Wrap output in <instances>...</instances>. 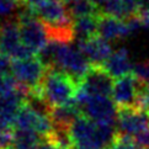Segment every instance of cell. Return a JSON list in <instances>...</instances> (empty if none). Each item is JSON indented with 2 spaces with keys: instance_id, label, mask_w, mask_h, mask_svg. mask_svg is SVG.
Returning a JSON list of instances; mask_svg holds the SVG:
<instances>
[{
  "instance_id": "obj_27",
  "label": "cell",
  "mask_w": 149,
  "mask_h": 149,
  "mask_svg": "<svg viewBox=\"0 0 149 149\" xmlns=\"http://www.w3.org/2000/svg\"><path fill=\"white\" fill-rule=\"evenodd\" d=\"M42 1H43V0H24V6L33 10L36 6H38Z\"/></svg>"
},
{
  "instance_id": "obj_23",
  "label": "cell",
  "mask_w": 149,
  "mask_h": 149,
  "mask_svg": "<svg viewBox=\"0 0 149 149\" xmlns=\"http://www.w3.org/2000/svg\"><path fill=\"white\" fill-rule=\"evenodd\" d=\"M14 143V130H6L0 127V149L13 148Z\"/></svg>"
},
{
  "instance_id": "obj_19",
  "label": "cell",
  "mask_w": 149,
  "mask_h": 149,
  "mask_svg": "<svg viewBox=\"0 0 149 149\" xmlns=\"http://www.w3.org/2000/svg\"><path fill=\"white\" fill-rule=\"evenodd\" d=\"M74 19L88 16V15H99L101 14V9L99 5L93 3L91 0H72L65 3Z\"/></svg>"
},
{
  "instance_id": "obj_32",
  "label": "cell",
  "mask_w": 149,
  "mask_h": 149,
  "mask_svg": "<svg viewBox=\"0 0 149 149\" xmlns=\"http://www.w3.org/2000/svg\"><path fill=\"white\" fill-rule=\"evenodd\" d=\"M147 149H149V148H147Z\"/></svg>"
},
{
  "instance_id": "obj_26",
  "label": "cell",
  "mask_w": 149,
  "mask_h": 149,
  "mask_svg": "<svg viewBox=\"0 0 149 149\" xmlns=\"http://www.w3.org/2000/svg\"><path fill=\"white\" fill-rule=\"evenodd\" d=\"M37 149H64V148L56 146L54 143H52L48 139H42L41 143L38 144V147H37Z\"/></svg>"
},
{
  "instance_id": "obj_20",
  "label": "cell",
  "mask_w": 149,
  "mask_h": 149,
  "mask_svg": "<svg viewBox=\"0 0 149 149\" xmlns=\"http://www.w3.org/2000/svg\"><path fill=\"white\" fill-rule=\"evenodd\" d=\"M101 14L110 15L120 20H127L131 15L127 10L123 0H105V3L100 6Z\"/></svg>"
},
{
  "instance_id": "obj_21",
  "label": "cell",
  "mask_w": 149,
  "mask_h": 149,
  "mask_svg": "<svg viewBox=\"0 0 149 149\" xmlns=\"http://www.w3.org/2000/svg\"><path fill=\"white\" fill-rule=\"evenodd\" d=\"M19 83L10 73H0V97H6L17 91Z\"/></svg>"
},
{
  "instance_id": "obj_1",
  "label": "cell",
  "mask_w": 149,
  "mask_h": 149,
  "mask_svg": "<svg viewBox=\"0 0 149 149\" xmlns=\"http://www.w3.org/2000/svg\"><path fill=\"white\" fill-rule=\"evenodd\" d=\"M117 133L115 125L97 123L83 113L70 126L74 149H109Z\"/></svg>"
},
{
  "instance_id": "obj_17",
  "label": "cell",
  "mask_w": 149,
  "mask_h": 149,
  "mask_svg": "<svg viewBox=\"0 0 149 149\" xmlns=\"http://www.w3.org/2000/svg\"><path fill=\"white\" fill-rule=\"evenodd\" d=\"M99 15H88L74 19V30L75 36L80 40H86L99 35Z\"/></svg>"
},
{
  "instance_id": "obj_10",
  "label": "cell",
  "mask_w": 149,
  "mask_h": 149,
  "mask_svg": "<svg viewBox=\"0 0 149 149\" xmlns=\"http://www.w3.org/2000/svg\"><path fill=\"white\" fill-rule=\"evenodd\" d=\"M149 128L148 113L137 107H120L117 111V131L136 137Z\"/></svg>"
},
{
  "instance_id": "obj_9",
  "label": "cell",
  "mask_w": 149,
  "mask_h": 149,
  "mask_svg": "<svg viewBox=\"0 0 149 149\" xmlns=\"http://www.w3.org/2000/svg\"><path fill=\"white\" fill-rule=\"evenodd\" d=\"M14 130L33 131L43 138H48L53 132V123L49 116L37 112L29 104L24 102L17 113Z\"/></svg>"
},
{
  "instance_id": "obj_22",
  "label": "cell",
  "mask_w": 149,
  "mask_h": 149,
  "mask_svg": "<svg viewBox=\"0 0 149 149\" xmlns=\"http://www.w3.org/2000/svg\"><path fill=\"white\" fill-rule=\"evenodd\" d=\"M109 149H144V147H142L133 136L117 133Z\"/></svg>"
},
{
  "instance_id": "obj_30",
  "label": "cell",
  "mask_w": 149,
  "mask_h": 149,
  "mask_svg": "<svg viewBox=\"0 0 149 149\" xmlns=\"http://www.w3.org/2000/svg\"><path fill=\"white\" fill-rule=\"evenodd\" d=\"M148 88H149V81H148Z\"/></svg>"
},
{
  "instance_id": "obj_6",
  "label": "cell",
  "mask_w": 149,
  "mask_h": 149,
  "mask_svg": "<svg viewBox=\"0 0 149 149\" xmlns=\"http://www.w3.org/2000/svg\"><path fill=\"white\" fill-rule=\"evenodd\" d=\"M47 67L38 57H30L25 59L11 61L10 70L17 83L30 89V93L41 95L40 86L43 80Z\"/></svg>"
},
{
  "instance_id": "obj_24",
  "label": "cell",
  "mask_w": 149,
  "mask_h": 149,
  "mask_svg": "<svg viewBox=\"0 0 149 149\" xmlns=\"http://www.w3.org/2000/svg\"><path fill=\"white\" fill-rule=\"evenodd\" d=\"M16 6H20L19 0H0V16L10 15Z\"/></svg>"
},
{
  "instance_id": "obj_25",
  "label": "cell",
  "mask_w": 149,
  "mask_h": 149,
  "mask_svg": "<svg viewBox=\"0 0 149 149\" xmlns=\"http://www.w3.org/2000/svg\"><path fill=\"white\" fill-rule=\"evenodd\" d=\"M10 65H11V59H9L3 52H0V73H6Z\"/></svg>"
},
{
  "instance_id": "obj_11",
  "label": "cell",
  "mask_w": 149,
  "mask_h": 149,
  "mask_svg": "<svg viewBox=\"0 0 149 149\" xmlns=\"http://www.w3.org/2000/svg\"><path fill=\"white\" fill-rule=\"evenodd\" d=\"M138 90H139V80L132 73L117 78L113 83L112 90V99L117 107H136Z\"/></svg>"
},
{
  "instance_id": "obj_29",
  "label": "cell",
  "mask_w": 149,
  "mask_h": 149,
  "mask_svg": "<svg viewBox=\"0 0 149 149\" xmlns=\"http://www.w3.org/2000/svg\"><path fill=\"white\" fill-rule=\"evenodd\" d=\"M91 1H93V3H95L96 5H99V6H100V5H102V4L105 3V0H91Z\"/></svg>"
},
{
  "instance_id": "obj_7",
  "label": "cell",
  "mask_w": 149,
  "mask_h": 149,
  "mask_svg": "<svg viewBox=\"0 0 149 149\" xmlns=\"http://www.w3.org/2000/svg\"><path fill=\"white\" fill-rule=\"evenodd\" d=\"M0 52H3L11 61L25 59L36 56L24 45L17 22L14 21H5L0 24Z\"/></svg>"
},
{
  "instance_id": "obj_28",
  "label": "cell",
  "mask_w": 149,
  "mask_h": 149,
  "mask_svg": "<svg viewBox=\"0 0 149 149\" xmlns=\"http://www.w3.org/2000/svg\"><path fill=\"white\" fill-rule=\"evenodd\" d=\"M137 1H138V9H139V14L141 13L149 11V0H137Z\"/></svg>"
},
{
  "instance_id": "obj_2",
  "label": "cell",
  "mask_w": 149,
  "mask_h": 149,
  "mask_svg": "<svg viewBox=\"0 0 149 149\" xmlns=\"http://www.w3.org/2000/svg\"><path fill=\"white\" fill-rule=\"evenodd\" d=\"M79 84L74 79L56 67H47L41 83V96L51 107L74 102Z\"/></svg>"
},
{
  "instance_id": "obj_3",
  "label": "cell",
  "mask_w": 149,
  "mask_h": 149,
  "mask_svg": "<svg viewBox=\"0 0 149 149\" xmlns=\"http://www.w3.org/2000/svg\"><path fill=\"white\" fill-rule=\"evenodd\" d=\"M75 104L79 106L81 113L97 123L115 125L117 123L118 107L113 99L105 95H89L78 88Z\"/></svg>"
},
{
  "instance_id": "obj_16",
  "label": "cell",
  "mask_w": 149,
  "mask_h": 149,
  "mask_svg": "<svg viewBox=\"0 0 149 149\" xmlns=\"http://www.w3.org/2000/svg\"><path fill=\"white\" fill-rule=\"evenodd\" d=\"M79 115H81V111L75 101L68 105L62 106H53L49 111V118L56 128H70L74 120Z\"/></svg>"
},
{
  "instance_id": "obj_8",
  "label": "cell",
  "mask_w": 149,
  "mask_h": 149,
  "mask_svg": "<svg viewBox=\"0 0 149 149\" xmlns=\"http://www.w3.org/2000/svg\"><path fill=\"white\" fill-rule=\"evenodd\" d=\"M113 79L115 78L106 70L104 65H91L79 81V89L89 95L112 96Z\"/></svg>"
},
{
  "instance_id": "obj_12",
  "label": "cell",
  "mask_w": 149,
  "mask_h": 149,
  "mask_svg": "<svg viewBox=\"0 0 149 149\" xmlns=\"http://www.w3.org/2000/svg\"><path fill=\"white\" fill-rule=\"evenodd\" d=\"M27 90L19 83L17 91L6 97H0V127L6 130H14L17 113L24 105Z\"/></svg>"
},
{
  "instance_id": "obj_5",
  "label": "cell",
  "mask_w": 149,
  "mask_h": 149,
  "mask_svg": "<svg viewBox=\"0 0 149 149\" xmlns=\"http://www.w3.org/2000/svg\"><path fill=\"white\" fill-rule=\"evenodd\" d=\"M16 22L24 45L35 54H40L49 42L43 22L36 16L32 10L27 8H26V11H24L17 17Z\"/></svg>"
},
{
  "instance_id": "obj_18",
  "label": "cell",
  "mask_w": 149,
  "mask_h": 149,
  "mask_svg": "<svg viewBox=\"0 0 149 149\" xmlns=\"http://www.w3.org/2000/svg\"><path fill=\"white\" fill-rule=\"evenodd\" d=\"M43 139L38 133L27 130H14L13 149H37Z\"/></svg>"
},
{
  "instance_id": "obj_31",
  "label": "cell",
  "mask_w": 149,
  "mask_h": 149,
  "mask_svg": "<svg viewBox=\"0 0 149 149\" xmlns=\"http://www.w3.org/2000/svg\"><path fill=\"white\" fill-rule=\"evenodd\" d=\"M9 149H13V148H9Z\"/></svg>"
},
{
  "instance_id": "obj_14",
  "label": "cell",
  "mask_w": 149,
  "mask_h": 149,
  "mask_svg": "<svg viewBox=\"0 0 149 149\" xmlns=\"http://www.w3.org/2000/svg\"><path fill=\"white\" fill-rule=\"evenodd\" d=\"M99 35L106 41H117L130 36V31L125 20H120L110 15L100 14L99 16Z\"/></svg>"
},
{
  "instance_id": "obj_4",
  "label": "cell",
  "mask_w": 149,
  "mask_h": 149,
  "mask_svg": "<svg viewBox=\"0 0 149 149\" xmlns=\"http://www.w3.org/2000/svg\"><path fill=\"white\" fill-rule=\"evenodd\" d=\"M53 42V62L51 67H56L69 74L78 84L86 74L91 64L84 56V53L77 46L70 43Z\"/></svg>"
},
{
  "instance_id": "obj_15",
  "label": "cell",
  "mask_w": 149,
  "mask_h": 149,
  "mask_svg": "<svg viewBox=\"0 0 149 149\" xmlns=\"http://www.w3.org/2000/svg\"><path fill=\"white\" fill-rule=\"evenodd\" d=\"M104 68L115 79L131 74L133 64L131 62L130 52L126 48H123V47L112 52V54L109 57V59L104 63Z\"/></svg>"
},
{
  "instance_id": "obj_13",
  "label": "cell",
  "mask_w": 149,
  "mask_h": 149,
  "mask_svg": "<svg viewBox=\"0 0 149 149\" xmlns=\"http://www.w3.org/2000/svg\"><path fill=\"white\" fill-rule=\"evenodd\" d=\"M78 47L91 65H104V63L112 54V46L100 35L93 36L86 40H80Z\"/></svg>"
}]
</instances>
